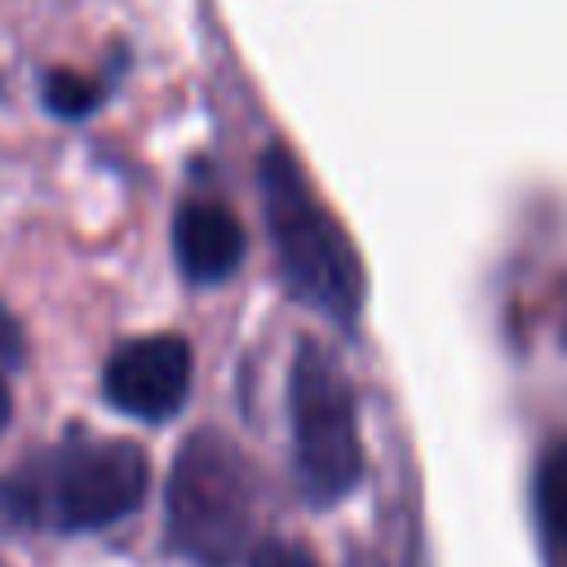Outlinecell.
I'll list each match as a JSON object with an SVG mask.
<instances>
[{"mask_svg":"<svg viewBox=\"0 0 567 567\" xmlns=\"http://www.w3.org/2000/svg\"><path fill=\"white\" fill-rule=\"evenodd\" d=\"M0 359L4 363H18L22 359V332H18V319L0 310Z\"/></svg>","mask_w":567,"mask_h":567,"instance_id":"30bf717a","label":"cell"},{"mask_svg":"<svg viewBox=\"0 0 567 567\" xmlns=\"http://www.w3.org/2000/svg\"><path fill=\"white\" fill-rule=\"evenodd\" d=\"M248 567H319L301 545L292 540H261L248 558Z\"/></svg>","mask_w":567,"mask_h":567,"instance_id":"9c48e42d","label":"cell"},{"mask_svg":"<svg viewBox=\"0 0 567 567\" xmlns=\"http://www.w3.org/2000/svg\"><path fill=\"white\" fill-rule=\"evenodd\" d=\"M536 501H540L545 527L558 536V545H567V439L545 456L536 478Z\"/></svg>","mask_w":567,"mask_h":567,"instance_id":"52a82bcc","label":"cell"},{"mask_svg":"<svg viewBox=\"0 0 567 567\" xmlns=\"http://www.w3.org/2000/svg\"><path fill=\"white\" fill-rule=\"evenodd\" d=\"M168 549L190 567H235L252 540V470L217 430H195L164 487Z\"/></svg>","mask_w":567,"mask_h":567,"instance_id":"3957f363","label":"cell"},{"mask_svg":"<svg viewBox=\"0 0 567 567\" xmlns=\"http://www.w3.org/2000/svg\"><path fill=\"white\" fill-rule=\"evenodd\" d=\"M102 102V89L89 80V75H75V71H49L44 75V106L62 120H80L89 115L93 106Z\"/></svg>","mask_w":567,"mask_h":567,"instance_id":"ba28073f","label":"cell"},{"mask_svg":"<svg viewBox=\"0 0 567 567\" xmlns=\"http://www.w3.org/2000/svg\"><path fill=\"white\" fill-rule=\"evenodd\" d=\"M288 416H292V465L301 496L319 509L346 501L363 478L359 412L337 354L319 341L297 346L288 377Z\"/></svg>","mask_w":567,"mask_h":567,"instance_id":"277c9868","label":"cell"},{"mask_svg":"<svg viewBox=\"0 0 567 567\" xmlns=\"http://www.w3.org/2000/svg\"><path fill=\"white\" fill-rule=\"evenodd\" d=\"M257 182H261L270 248L288 292L310 310H319L323 319H332L337 328H354L363 310V266L341 221L315 195L297 155L279 142L266 146Z\"/></svg>","mask_w":567,"mask_h":567,"instance_id":"7a4b0ae2","label":"cell"},{"mask_svg":"<svg viewBox=\"0 0 567 567\" xmlns=\"http://www.w3.org/2000/svg\"><path fill=\"white\" fill-rule=\"evenodd\" d=\"M173 257L190 284H221L244 261V226L217 199H190L173 217Z\"/></svg>","mask_w":567,"mask_h":567,"instance_id":"8992f818","label":"cell"},{"mask_svg":"<svg viewBox=\"0 0 567 567\" xmlns=\"http://www.w3.org/2000/svg\"><path fill=\"white\" fill-rule=\"evenodd\" d=\"M146 483L151 461L133 439L71 434L0 474V527L97 532L128 518L142 505Z\"/></svg>","mask_w":567,"mask_h":567,"instance_id":"6da1fadb","label":"cell"},{"mask_svg":"<svg viewBox=\"0 0 567 567\" xmlns=\"http://www.w3.org/2000/svg\"><path fill=\"white\" fill-rule=\"evenodd\" d=\"M9 416H13V399H9V385L0 381V434L9 430Z\"/></svg>","mask_w":567,"mask_h":567,"instance_id":"8fae6325","label":"cell"},{"mask_svg":"<svg viewBox=\"0 0 567 567\" xmlns=\"http://www.w3.org/2000/svg\"><path fill=\"white\" fill-rule=\"evenodd\" d=\"M0 567H9V563H4V558H0Z\"/></svg>","mask_w":567,"mask_h":567,"instance_id":"7c38bea8","label":"cell"},{"mask_svg":"<svg viewBox=\"0 0 567 567\" xmlns=\"http://www.w3.org/2000/svg\"><path fill=\"white\" fill-rule=\"evenodd\" d=\"M102 394L137 421H168L190 394V346L177 332L124 341L102 368Z\"/></svg>","mask_w":567,"mask_h":567,"instance_id":"5b68a950","label":"cell"}]
</instances>
